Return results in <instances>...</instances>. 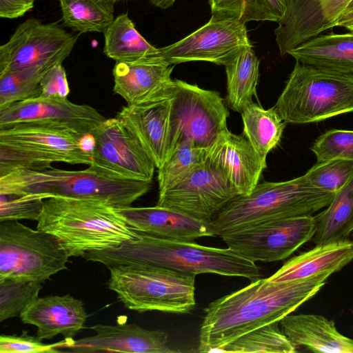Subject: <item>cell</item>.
<instances>
[{
	"mask_svg": "<svg viewBox=\"0 0 353 353\" xmlns=\"http://www.w3.org/2000/svg\"><path fill=\"white\" fill-rule=\"evenodd\" d=\"M103 53L116 62H134L159 56L157 48L139 32L128 13L116 17L105 31Z\"/></svg>",
	"mask_w": 353,
	"mask_h": 353,
	"instance_id": "cell-28",
	"label": "cell"
},
{
	"mask_svg": "<svg viewBox=\"0 0 353 353\" xmlns=\"http://www.w3.org/2000/svg\"><path fill=\"white\" fill-rule=\"evenodd\" d=\"M73 339H67L52 344L41 342L37 337L28 335H1V353H57L60 348H68L74 343Z\"/></svg>",
	"mask_w": 353,
	"mask_h": 353,
	"instance_id": "cell-40",
	"label": "cell"
},
{
	"mask_svg": "<svg viewBox=\"0 0 353 353\" xmlns=\"http://www.w3.org/2000/svg\"><path fill=\"white\" fill-rule=\"evenodd\" d=\"M205 148L185 141L178 144L163 163L158 168L159 192L170 187L205 160Z\"/></svg>",
	"mask_w": 353,
	"mask_h": 353,
	"instance_id": "cell-35",
	"label": "cell"
},
{
	"mask_svg": "<svg viewBox=\"0 0 353 353\" xmlns=\"http://www.w3.org/2000/svg\"><path fill=\"white\" fill-rule=\"evenodd\" d=\"M238 193L205 161L181 180L159 192L157 206L210 223Z\"/></svg>",
	"mask_w": 353,
	"mask_h": 353,
	"instance_id": "cell-15",
	"label": "cell"
},
{
	"mask_svg": "<svg viewBox=\"0 0 353 353\" xmlns=\"http://www.w3.org/2000/svg\"><path fill=\"white\" fill-rule=\"evenodd\" d=\"M279 322L249 332L223 347L219 352L294 353L296 347L281 332Z\"/></svg>",
	"mask_w": 353,
	"mask_h": 353,
	"instance_id": "cell-34",
	"label": "cell"
},
{
	"mask_svg": "<svg viewBox=\"0 0 353 353\" xmlns=\"http://www.w3.org/2000/svg\"><path fill=\"white\" fill-rule=\"evenodd\" d=\"M352 0H290L274 30L281 56L337 26Z\"/></svg>",
	"mask_w": 353,
	"mask_h": 353,
	"instance_id": "cell-18",
	"label": "cell"
},
{
	"mask_svg": "<svg viewBox=\"0 0 353 353\" xmlns=\"http://www.w3.org/2000/svg\"><path fill=\"white\" fill-rule=\"evenodd\" d=\"M315 245L346 239L353 232V178L338 190L326 208L314 216Z\"/></svg>",
	"mask_w": 353,
	"mask_h": 353,
	"instance_id": "cell-27",
	"label": "cell"
},
{
	"mask_svg": "<svg viewBox=\"0 0 353 353\" xmlns=\"http://www.w3.org/2000/svg\"><path fill=\"white\" fill-rule=\"evenodd\" d=\"M41 283L27 279H0V322L19 316L38 298Z\"/></svg>",
	"mask_w": 353,
	"mask_h": 353,
	"instance_id": "cell-36",
	"label": "cell"
},
{
	"mask_svg": "<svg viewBox=\"0 0 353 353\" xmlns=\"http://www.w3.org/2000/svg\"><path fill=\"white\" fill-rule=\"evenodd\" d=\"M335 193L311 185L303 176L281 182L258 183L237 195L210 222L216 236L281 219L312 215L326 208Z\"/></svg>",
	"mask_w": 353,
	"mask_h": 353,
	"instance_id": "cell-5",
	"label": "cell"
},
{
	"mask_svg": "<svg viewBox=\"0 0 353 353\" xmlns=\"http://www.w3.org/2000/svg\"><path fill=\"white\" fill-rule=\"evenodd\" d=\"M351 11H353V0L350 3V6H348V8H347V9L346 10V12H351Z\"/></svg>",
	"mask_w": 353,
	"mask_h": 353,
	"instance_id": "cell-46",
	"label": "cell"
},
{
	"mask_svg": "<svg viewBox=\"0 0 353 353\" xmlns=\"http://www.w3.org/2000/svg\"><path fill=\"white\" fill-rule=\"evenodd\" d=\"M204 160L229 182L239 195L250 193L267 167L244 135L233 134L228 128L205 148Z\"/></svg>",
	"mask_w": 353,
	"mask_h": 353,
	"instance_id": "cell-19",
	"label": "cell"
},
{
	"mask_svg": "<svg viewBox=\"0 0 353 353\" xmlns=\"http://www.w3.org/2000/svg\"><path fill=\"white\" fill-rule=\"evenodd\" d=\"M353 19V11L346 12L339 21L337 26H341L345 22Z\"/></svg>",
	"mask_w": 353,
	"mask_h": 353,
	"instance_id": "cell-44",
	"label": "cell"
},
{
	"mask_svg": "<svg viewBox=\"0 0 353 353\" xmlns=\"http://www.w3.org/2000/svg\"><path fill=\"white\" fill-rule=\"evenodd\" d=\"M78 35L57 22L29 18L0 46V74L42 65L62 63L76 45Z\"/></svg>",
	"mask_w": 353,
	"mask_h": 353,
	"instance_id": "cell-11",
	"label": "cell"
},
{
	"mask_svg": "<svg viewBox=\"0 0 353 353\" xmlns=\"http://www.w3.org/2000/svg\"><path fill=\"white\" fill-rule=\"evenodd\" d=\"M108 269L109 289L129 310L187 314L196 305L194 274L149 264Z\"/></svg>",
	"mask_w": 353,
	"mask_h": 353,
	"instance_id": "cell-8",
	"label": "cell"
},
{
	"mask_svg": "<svg viewBox=\"0 0 353 353\" xmlns=\"http://www.w3.org/2000/svg\"><path fill=\"white\" fill-rule=\"evenodd\" d=\"M114 1H120V0H114Z\"/></svg>",
	"mask_w": 353,
	"mask_h": 353,
	"instance_id": "cell-47",
	"label": "cell"
},
{
	"mask_svg": "<svg viewBox=\"0 0 353 353\" xmlns=\"http://www.w3.org/2000/svg\"><path fill=\"white\" fill-rule=\"evenodd\" d=\"M173 68L161 55L134 62H116L113 91L127 104L142 101L171 83Z\"/></svg>",
	"mask_w": 353,
	"mask_h": 353,
	"instance_id": "cell-23",
	"label": "cell"
},
{
	"mask_svg": "<svg viewBox=\"0 0 353 353\" xmlns=\"http://www.w3.org/2000/svg\"><path fill=\"white\" fill-rule=\"evenodd\" d=\"M283 332L296 347L311 352L353 353V339L341 334L334 321L313 314H288L280 321Z\"/></svg>",
	"mask_w": 353,
	"mask_h": 353,
	"instance_id": "cell-24",
	"label": "cell"
},
{
	"mask_svg": "<svg viewBox=\"0 0 353 353\" xmlns=\"http://www.w3.org/2000/svg\"><path fill=\"white\" fill-rule=\"evenodd\" d=\"M274 108L285 123L294 124L353 112V74L296 61Z\"/></svg>",
	"mask_w": 353,
	"mask_h": 353,
	"instance_id": "cell-7",
	"label": "cell"
},
{
	"mask_svg": "<svg viewBox=\"0 0 353 353\" xmlns=\"http://www.w3.org/2000/svg\"><path fill=\"white\" fill-rule=\"evenodd\" d=\"M37 229L57 237L70 257L114 248L138 236L117 207L69 197L44 199Z\"/></svg>",
	"mask_w": 353,
	"mask_h": 353,
	"instance_id": "cell-3",
	"label": "cell"
},
{
	"mask_svg": "<svg viewBox=\"0 0 353 353\" xmlns=\"http://www.w3.org/2000/svg\"><path fill=\"white\" fill-rule=\"evenodd\" d=\"M225 68L227 103L232 110L241 113L256 96L259 60L252 46L244 48Z\"/></svg>",
	"mask_w": 353,
	"mask_h": 353,
	"instance_id": "cell-29",
	"label": "cell"
},
{
	"mask_svg": "<svg viewBox=\"0 0 353 353\" xmlns=\"http://www.w3.org/2000/svg\"><path fill=\"white\" fill-rule=\"evenodd\" d=\"M43 97L67 98L70 88L65 70L62 63L50 68L41 81Z\"/></svg>",
	"mask_w": 353,
	"mask_h": 353,
	"instance_id": "cell-41",
	"label": "cell"
},
{
	"mask_svg": "<svg viewBox=\"0 0 353 353\" xmlns=\"http://www.w3.org/2000/svg\"><path fill=\"white\" fill-rule=\"evenodd\" d=\"M52 66L35 65L0 74V109L41 97V81Z\"/></svg>",
	"mask_w": 353,
	"mask_h": 353,
	"instance_id": "cell-33",
	"label": "cell"
},
{
	"mask_svg": "<svg viewBox=\"0 0 353 353\" xmlns=\"http://www.w3.org/2000/svg\"><path fill=\"white\" fill-rule=\"evenodd\" d=\"M63 24L80 32L104 33L115 19L114 0H59Z\"/></svg>",
	"mask_w": 353,
	"mask_h": 353,
	"instance_id": "cell-31",
	"label": "cell"
},
{
	"mask_svg": "<svg viewBox=\"0 0 353 353\" xmlns=\"http://www.w3.org/2000/svg\"><path fill=\"white\" fill-rule=\"evenodd\" d=\"M34 0H0V17L16 19L34 8Z\"/></svg>",
	"mask_w": 353,
	"mask_h": 353,
	"instance_id": "cell-42",
	"label": "cell"
},
{
	"mask_svg": "<svg viewBox=\"0 0 353 353\" xmlns=\"http://www.w3.org/2000/svg\"><path fill=\"white\" fill-rule=\"evenodd\" d=\"M212 19L279 22L290 0H208Z\"/></svg>",
	"mask_w": 353,
	"mask_h": 353,
	"instance_id": "cell-32",
	"label": "cell"
},
{
	"mask_svg": "<svg viewBox=\"0 0 353 353\" xmlns=\"http://www.w3.org/2000/svg\"><path fill=\"white\" fill-rule=\"evenodd\" d=\"M310 150L317 162L336 159L353 161V130H330L316 139Z\"/></svg>",
	"mask_w": 353,
	"mask_h": 353,
	"instance_id": "cell-38",
	"label": "cell"
},
{
	"mask_svg": "<svg viewBox=\"0 0 353 353\" xmlns=\"http://www.w3.org/2000/svg\"><path fill=\"white\" fill-rule=\"evenodd\" d=\"M154 6L166 9L171 7L176 0H149Z\"/></svg>",
	"mask_w": 353,
	"mask_h": 353,
	"instance_id": "cell-43",
	"label": "cell"
},
{
	"mask_svg": "<svg viewBox=\"0 0 353 353\" xmlns=\"http://www.w3.org/2000/svg\"><path fill=\"white\" fill-rule=\"evenodd\" d=\"M165 92L171 102V153L185 141L207 148L227 128L229 111L219 92L177 79Z\"/></svg>",
	"mask_w": 353,
	"mask_h": 353,
	"instance_id": "cell-10",
	"label": "cell"
},
{
	"mask_svg": "<svg viewBox=\"0 0 353 353\" xmlns=\"http://www.w3.org/2000/svg\"><path fill=\"white\" fill-rule=\"evenodd\" d=\"M353 260V241L347 239L322 245L288 260L268 279L274 282L330 276Z\"/></svg>",
	"mask_w": 353,
	"mask_h": 353,
	"instance_id": "cell-25",
	"label": "cell"
},
{
	"mask_svg": "<svg viewBox=\"0 0 353 353\" xmlns=\"http://www.w3.org/2000/svg\"><path fill=\"white\" fill-rule=\"evenodd\" d=\"M43 200L0 194V222L23 219L37 221L43 210Z\"/></svg>",
	"mask_w": 353,
	"mask_h": 353,
	"instance_id": "cell-39",
	"label": "cell"
},
{
	"mask_svg": "<svg viewBox=\"0 0 353 353\" xmlns=\"http://www.w3.org/2000/svg\"><path fill=\"white\" fill-rule=\"evenodd\" d=\"M19 317L23 323L37 328V337L42 341L58 334L73 339L83 328L88 315L81 300L66 294L38 297Z\"/></svg>",
	"mask_w": 353,
	"mask_h": 353,
	"instance_id": "cell-21",
	"label": "cell"
},
{
	"mask_svg": "<svg viewBox=\"0 0 353 353\" xmlns=\"http://www.w3.org/2000/svg\"><path fill=\"white\" fill-rule=\"evenodd\" d=\"M288 54L303 64L353 74V31L320 34Z\"/></svg>",
	"mask_w": 353,
	"mask_h": 353,
	"instance_id": "cell-26",
	"label": "cell"
},
{
	"mask_svg": "<svg viewBox=\"0 0 353 353\" xmlns=\"http://www.w3.org/2000/svg\"><path fill=\"white\" fill-rule=\"evenodd\" d=\"M252 46L245 23L234 19H212L182 39L160 49L170 65L207 61L225 66L244 48Z\"/></svg>",
	"mask_w": 353,
	"mask_h": 353,
	"instance_id": "cell-14",
	"label": "cell"
},
{
	"mask_svg": "<svg viewBox=\"0 0 353 353\" xmlns=\"http://www.w3.org/2000/svg\"><path fill=\"white\" fill-rule=\"evenodd\" d=\"M165 88L117 113L158 169L171 154V102Z\"/></svg>",
	"mask_w": 353,
	"mask_h": 353,
	"instance_id": "cell-17",
	"label": "cell"
},
{
	"mask_svg": "<svg viewBox=\"0 0 353 353\" xmlns=\"http://www.w3.org/2000/svg\"><path fill=\"white\" fill-rule=\"evenodd\" d=\"M243 135L251 143L261 159L266 163L268 154L279 143L285 122L275 108L264 109L252 102L241 112Z\"/></svg>",
	"mask_w": 353,
	"mask_h": 353,
	"instance_id": "cell-30",
	"label": "cell"
},
{
	"mask_svg": "<svg viewBox=\"0 0 353 353\" xmlns=\"http://www.w3.org/2000/svg\"><path fill=\"white\" fill-rule=\"evenodd\" d=\"M134 230L159 238L195 243L204 236H216L210 223L170 209L154 207H117Z\"/></svg>",
	"mask_w": 353,
	"mask_h": 353,
	"instance_id": "cell-22",
	"label": "cell"
},
{
	"mask_svg": "<svg viewBox=\"0 0 353 353\" xmlns=\"http://www.w3.org/2000/svg\"><path fill=\"white\" fill-rule=\"evenodd\" d=\"M69 255L51 234L19 222H0V279L16 278L46 282L68 269Z\"/></svg>",
	"mask_w": 353,
	"mask_h": 353,
	"instance_id": "cell-9",
	"label": "cell"
},
{
	"mask_svg": "<svg viewBox=\"0 0 353 353\" xmlns=\"http://www.w3.org/2000/svg\"><path fill=\"white\" fill-rule=\"evenodd\" d=\"M84 259L100 263L108 268L129 264H149L195 275L213 273L246 278H261L256 263L232 249L207 247L196 243L159 238L138 232L135 239L119 247L86 252Z\"/></svg>",
	"mask_w": 353,
	"mask_h": 353,
	"instance_id": "cell-2",
	"label": "cell"
},
{
	"mask_svg": "<svg viewBox=\"0 0 353 353\" xmlns=\"http://www.w3.org/2000/svg\"><path fill=\"white\" fill-rule=\"evenodd\" d=\"M93 336L74 340L67 352L75 353H175L168 345V333L149 330L137 324L95 325Z\"/></svg>",
	"mask_w": 353,
	"mask_h": 353,
	"instance_id": "cell-20",
	"label": "cell"
},
{
	"mask_svg": "<svg viewBox=\"0 0 353 353\" xmlns=\"http://www.w3.org/2000/svg\"><path fill=\"white\" fill-rule=\"evenodd\" d=\"M150 188L151 183L110 177L90 165L77 171L17 169L0 176V194L41 199H92L115 207L131 205Z\"/></svg>",
	"mask_w": 353,
	"mask_h": 353,
	"instance_id": "cell-4",
	"label": "cell"
},
{
	"mask_svg": "<svg viewBox=\"0 0 353 353\" xmlns=\"http://www.w3.org/2000/svg\"><path fill=\"white\" fill-rule=\"evenodd\" d=\"M341 26L344 27L350 31H353V19L344 23Z\"/></svg>",
	"mask_w": 353,
	"mask_h": 353,
	"instance_id": "cell-45",
	"label": "cell"
},
{
	"mask_svg": "<svg viewBox=\"0 0 353 353\" xmlns=\"http://www.w3.org/2000/svg\"><path fill=\"white\" fill-rule=\"evenodd\" d=\"M91 134L89 165L110 177L152 182L156 165L120 119H106Z\"/></svg>",
	"mask_w": 353,
	"mask_h": 353,
	"instance_id": "cell-13",
	"label": "cell"
},
{
	"mask_svg": "<svg viewBox=\"0 0 353 353\" xmlns=\"http://www.w3.org/2000/svg\"><path fill=\"white\" fill-rule=\"evenodd\" d=\"M303 176L311 185L336 193L353 178V161L317 162Z\"/></svg>",
	"mask_w": 353,
	"mask_h": 353,
	"instance_id": "cell-37",
	"label": "cell"
},
{
	"mask_svg": "<svg viewBox=\"0 0 353 353\" xmlns=\"http://www.w3.org/2000/svg\"><path fill=\"white\" fill-rule=\"evenodd\" d=\"M315 230L314 216L281 219L223 235L228 248L253 261L274 262L289 257L312 240Z\"/></svg>",
	"mask_w": 353,
	"mask_h": 353,
	"instance_id": "cell-12",
	"label": "cell"
},
{
	"mask_svg": "<svg viewBox=\"0 0 353 353\" xmlns=\"http://www.w3.org/2000/svg\"><path fill=\"white\" fill-rule=\"evenodd\" d=\"M93 138L63 126L22 123L0 129V176L42 170L54 162L90 165Z\"/></svg>",
	"mask_w": 353,
	"mask_h": 353,
	"instance_id": "cell-6",
	"label": "cell"
},
{
	"mask_svg": "<svg viewBox=\"0 0 353 353\" xmlns=\"http://www.w3.org/2000/svg\"><path fill=\"white\" fill-rule=\"evenodd\" d=\"M106 118L92 106L77 104L68 98L30 99L0 109V129L22 123H38L68 128L85 136Z\"/></svg>",
	"mask_w": 353,
	"mask_h": 353,
	"instance_id": "cell-16",
	"label": "cell"
},
{
	"mask_svg": "<svg viewBox=\"0 0 353 353\" xmlns=\"http://www.w3.org/2000/svg\"><path fill=\"white\" fill-rule=\"evenodd\" d=\"M329 276L281 282L260 278L214 300L204 309L198 352H219L241 336L280 322L316 294Z\"/></svg>",
	"mask_w": 353,
	"mask_h": 353,
	"instance_id": "cell-1",
	"label": "cell"
}]
</instances>
